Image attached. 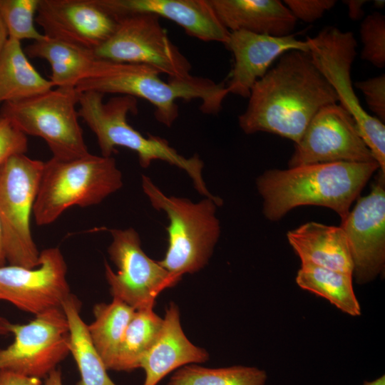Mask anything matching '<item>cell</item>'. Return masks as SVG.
<instances>
[{
  "label": "cell",
  "mask_w": 385,
  "mask_h": 385,
  "mask_svg": "<svg viewBox=\"0 0 385 385\" xmlns=\"http://www.w3.org/2000/svg\"><path fill=\"white\" fill-rule=\"evenodd\" d=\"M238 123L246 134L267 132L297 143L322 107L338 96L309 52L289 51L252 86Z\"/></svg>",
  "instance_id": "cell-1"
},
{
  "label": "cell",
  "mask_w": 385,
  "mask_h": 385,
  "mask_svg": "<svg viewBox=\"0 0 385 385\" xmlns=\"http://www.w3.org/2000/svg\"><path fill=\"white\" fill-rule=\"evenodd\" d=\"M378 170L376 161L314 163L267 170L256 181L263 200V214L267 220L277 221L294 207L317 205L334 210L342 221Z\"/></svg>",
  "instance_id": "cell-2"
},
{
  "label": "cell",
  "mask_w": 385,
  "mask_h": 385,
  "mask_svg": "<svg viewBox=\"0 0 385 385\" xmlns=\"http://www.w3.org/2000/svg\"><path fill=\"white\" fill-rule=\"evenodd\" d=\"M160 73L147 66L116 63L98 58L91 74L76 87L78 92L96 91L140 98L155 107L156 120L170 128L179 115L177 100L201 101L200 109L217 114L229 94L225 84L202 77L186 81H163Z\"/></svg>",
  "instance_id": "cell-3"
},
{
  "label": "cell",
  "mask_w": 385,
  "mask_h": 385,
  "mask_svg": "<svg viewBox=\"0 0 385 385\" xmlns=\"http://www.w3.org/2000/svg\"><path fill=\"white\" fill-rule=\"evenodd\" d=\"M103 97L96 91L78 92V116L96 135L101 155L111 157L116 147H123L136 153L144 168L154 160L165 161L184 170L198 193L214 197L207 188L202 175L203 162L197 155L185 158L165 139L153 135L145 137L128 123V114L138 111L135 98L118 96L105 103Z\"/></svg>",
  "instance_id": "cell-4"
},
{
  "label": "cell",
  "mask_w": 385,
  "mask_h": 385,
  "mask_svg": "<svg viewBox=\"0 0 385 385\" xmlns=\"http://www.w3.org/2000/svg\"><path fill=\"white\" fill-rule=\"evenodd\" d=\"M141 182L151 205L164 211L169 220L168 248L159 263L180 278L200 271L207 264L220 237L216 211L222 200L205 197L193 202L184 197L167 196L148 176L142 175Z\"/></svg>",
  "instance_id": "cell-5"
},
{
  "label": "cell",
  "mask_w": 385,
  "mask_h": 385,
  "mask_svg": "<svg viewBox=\"0 0 385 385\" xmlns=\"http://www.w3.org/2000/svg\"><path fill=\"white\" fill-rule=\"evenodd\" d=\"M122 186V173L112 156L52 157L44 162L33 209L35 222L49 225L70 207L99 204Z\"/></svg>",
  "instance_id": "cell-6"
},
{
  "label": "cell",
  "mask_w": 385,
  "mask_h": 385,
  "mask_svg": "<svg viewBox=\"0 0 385 385\" xmlns=\"http://www.w3.org/2000/svg\"><path fill=\"white\" fill-rule=\"evenodd\" d=\"M76 88L57 87L1 105L0 115L9 118L24 134L43 138L53 158L70 160L88 153L76 106Z\"/></svg>",
  "instance_id": "cell-7"
},
{
  "label": "cell",
  "mask_w": 385,
  "mask_h": 385,
  "mask_svg": "<svg viewBox=\"0 0 385 385\" xmlns=\"http://www.w3.org/2000/svg\"><path fill=\"white\" fill-rule=\"evenodd\" d=\"M43 166L44 162L25 154L13 155L0 166V223L11 265L34 268L39 265L30 220Z\"/></svg>",
  "instance_id": "cell-8"
},
{
  "label": "cell",
  "mask_w": 385,
  "mask_h": 385,
  "mask_svg": "<svg viewBox=\"0 0 385 385\" xmlns=\"http://www.w3.org/2000/svg\"><path fill=\"white\" fill-rule=\"evenodd\" d=\"M306 41L313 62L335 91L339 105L354 119L361 137L385 174L384 123L365 111L352 86L351 68L357 47L353 33L327 26Z\"/></svg>",
  "instance_id": "cell-9"
},
{
  "label": "cell",
  "mask_w": 385,
  "mask_h": 385,
  "mask_svg": "<svg viewBox=\"0 0 385 385\" xmlns=\"http://www.w3.org/2000/svg\"><path fill=\"white\" fill-rule=\"evenodd\" d=\"M159 18L137 14L118 19L115 31L94 55L112 62L147 66L168 79H190L191 63L170 39Z\"/></svg>",
  "instance_id": "cell-10"
},
{
  "label": "cell",
  "mask_w": 385,
  "mask_h": 385,
  "mask_svg": "<svg viewBox=\"0 0 385 385\" xmlns=\"http://www.w3.org/2000/svg\"><path fill=\"white\" fill-rule=\"evenodd\" d=\"M0 333L14 337L12 344L0 349V369L41 379L70 353L68 323L61 307L36 315L27 324L0 318Z\"/></svg>",
  "instance_id": "cell-11"
},
{
  "label": "cell",
  "mask_w": 385,
  "mask_h": 385,
  "mask_svg": "<svg viewBox=\"0 0 385 385\" xmlns=\"http://www.w3.org/2000/svg\"><path fill=\"white\" fill-rule=\"evenodd\" d=\"M112 242L108 249L118 270L105 262V275L113 298L135 309L154 307L156 297L180 278L166 270L158 261L149 257L141 247L138 233L133 228L110 230Z\"/></svg>",
  "instance_id": "cell-12"
},
{
  "label": "cell",
  "mask_w": 385,
  "mask_h": 385,
  "mask_svg": "<svg viewBox=\"0 0 385 385\" xmlns=\"http://www.w3.org/2000/svg\"><path fill=\"white\" fill-rule=\"evenodd\" d=\"M294 145L289 168L314 163L375 161L354 119L338 103L320 108Z\"/></svg>",
  "instance_id": "cell-13"
},
{
  "label": "cell",
  "mask_w": 385,
  "mask_h": 385,
  "mask_svg": "<svg viewBox=\"0 0 385 385\" xmlns=\"http://www.w3.org/2000/svg\"><path fill=\"white\" fill-rule=\"evenodd\" d=\"M66 273V263L58 247L42 250L39 265L34 268L1 266L0 300L35 316L53 308H62L71 294Z\"/></svg>",
  "instance_id": "cell-14"
},
{
  "label": "cell",
  "mask_w": 385,
  "mask_h": 385,
  "mask_svg": "<svg viewBox=\"0 0 385 385\" xmlns=\"http://www.w3.org/2000/svg\"><path fill=\"white\" fill-rule=\"evenodd\" d=\"M359 284L374 279L385 267V174L379 170L370 192L359 198L341 225Z\"/></svg>",
  "instance_id": "cell-15"
},
{
  "label": "cell",
  "mask_w": 385,
  "mask_h": 385,
  "mask_svg": "<svg viewBox=\"0 0 385 385\" xmlns=\"http://www.w3.org/2000/svg\"><path fill=\"white\" fill-rule=\"evenodd\" d=\"M35 21L45 36L92 51L118 23L98 0H39Z\"/></svg>",
  "instance_id": "cell-16"
},
{
  "label": "cell",
  "mask_w": 385,
  "mask_h": 385,
  "mask_svg": "<svg viewBox=\"0 0 385 385\" xmlns=\"http://www.w3.org/2000/svg\"><path fill=\"white\" fill-rule=\"evenodd\" d=\"M225 45L234 58L226 88L229 93L244 98L249 97L255 83L283 53L289 51L309 52L307 41L299 40L292 34L277 37L245 31H230Z\"/></svg>",
  "instance_id": "cell-17"
},
{
  "label": "cell",
  "mask_w": 385,
  "mask_h": 385,
  "mask_svg": "<svg viewBox=\"0 0 385 385\" xmlns=\"http://www.w3.org/2000/svg\"><path fill=\"white\" fill-rule=\"evenodd\" d=\"M117 20L121 17L151 14L170 20L189 36L200 41L225 44L230 31L220 23L209 0H98Z\"/></svg>",
  "instance_id": "cell-18"
},
{
  "label": "cell",
  "mask_w": 385,
  "mask_h": 385,
  "mask_svg": "<svg viewBox=\"0 0 385 385\" xmlns=\"http://www.w3.org/2000/svg\"><path fill=\"white\" fill-rule=\"evenodd\" d=\"M208 359L207 351L194 345L185 336L179 309L172 302L166 309L157 338L140 361V368L145 374L143 385H157L173 371Z\"/></svg>",
  "instance_id": "cell-19"
},
{
  "label": "cell",
  "mask_w": 385,
  "mask_h": 385,
  "mask_svg": "<svg viewBox=\"0 0 385 385\" xmlns=\"http://www.w3.org/2000/svg\"><path fill=\"white\" fill-rule=\"evenodd\" d=\"M220 23L230 32L285 36L292 34L297 19L279 0H209Z\"/></svg>",
  "instance_id": "cell-20"
},
{
  "label": "cell",
  "mask_w": 385,
  "mask_h": 385,
  "mask_svg": "<svg viewBox=\"0 0 385 385\" xmlns=\"http://www.w3.org/2000/svg\"><path fill=\"white\" fill-rule=\"evenodd\" d=\"M287 237L302 264L352 274L351 252L341 226L309 222L289 231Z\"/></svg>",
  "instance_id": "cell-21"
},
{
  "label": "cell",
  "mask_w": 385,
  "mask_h": 385,
  "mask_svg": "<svg viewBox=\"0 0 385 385\" xmlns=\"http://www.w3.org/2000/svg\"><path fill=\"white\" fill-rule=\"evenodd\" d=\"M27 56L41 58L51 66L50 81L53 88L72 87L87 78L98 61L93 51L44 36L24 49Z\"/></svg>",
  "instance_id": "cell-22"
},
{
  "label": "cell",
  "mask_w": 385,
  "mask_h": 385,
  "mask_svg": "<svg viewBox=\"0 0 385 385\" xmlns=\"http://www.w3.org/2000/svg\"><path fill=\"white\" fill-rule=\"evenodd\" d=\"M53 88L29 61L21 41L9 38L0 56V104L27 99Z\"/></svg>",
  "instance_id": "cell-23"
},
{
  "label": "cell",
  "mask_w": 385,
  "mask_h": 385,
  "mask_svg": "<svg viewBox=\"0 0 385 385\" xmlns=\"http://www.w3.org/2000/svg\"><path fill=\"white\" fill-rule=\"evenodd\" d=\"M81 307L80 301L72 294L62 304L69 327L70 353L81 376L76 385H116L92 342L87 324L80 314Z\"/></svg>",
  "instance_id": "cell-24"
},
{
  "label": "cell",
  "mask_w": 385,
  "mask_h": 385,
  "mask_svg": "<svg viewBox=\"0 0 385 385\" xmlns=\"http://www.w3.org/2000/svg\"><path fill=\"white\" fill-rule=\"evenodd\" d=\"M163 319L153 307L135 309L124 332L108 370L130 371L140 368V361L157 338Z\"/></svg>",
  "instance_id": "cell-25"
},
{
  "label": "cell",
  "mask_w": 385,
  "mask_h": 385,
  "mask_svg": "<svg viewBox=\"0 0 385 385\" xmlns=\"http://www.w3.org/2000/svg\"><path fill=\"white\" fill-rule=\"evenodd\" d=\"M296 282L302 289L327 299L346 314L351 316L361 314L360 304L353 288L351 274L302 264Z\"/></svg>",
  "instance_id": "cell-26"
},
{
  "label": "cell",
  "mask_w": 385,
  "mask_h": 385,
  "mask_svg": "<svg viewBox=\"0 0 385 385\" xmlns=\"http://www.w3.org/2000/svg\"><path fill=\"white\" fill-rule=\"evenodd\" d=\"M135 310L115 298L108 304L100 303L93 307L95 319L87 325L88 330L107 369Z\"/></svg>",
  "instance_id": "cell-27"
},
{
  "label": "cell",
  "mask_w": 385,
  "mask_h": 385,
  "mask_svg": "<svg viewBox=\"0 0 385 385\" xmlns=\"http://www.w3.org/2000/svg\"><path fill=\"white\" fill-rule=\"evenodd\" d=\"M265 370L253 366L207 368L192 364L177 369L167 385H265Z\"/></svg>",
  "instance_id": "cell-28"
},
{
  "label": "cell",
  "mask_w": 385,
  "mask_h": 385,
  "mask_svg": "<svg viewBox=\"0 0 385 385\" xmlns=\"http://www.w3.org/2000/svg\"><path fill=\"white\" fill-rule=\"evenodd\" d=\"M38 4L39 0H0V16L10 38L34 41L44 37L34 24Z\"/></svg>",
  "instance_id": "cell-29"
},
{
  "label": "cell",
  "mask_w": 385,
  "mask_h": 385,
  "mask_svg": "<svg viewBox=\"0 0 385 385\" xmlns=\"http://www.w3.org/2000/svg\"><path fill=\"white\" fill-rule=\"evenodd\" d=\"M359 31L362 43L361 58L377 68H384L385 16L379 12L368 15L361 22Z\"/></svg>",
  "instance_id": "cell-30"
},
{
  "label": "cell",
  "mask_w": 385,
  "mask_h": 385,
  "mask_svg": "<svg viewBox=\"0 0 385 385\" xmlns=\"http://www.w3.org/2000/svg\"><path fill=\"white\" fill-rule=\"evenodd\" d=\"M27 136L8 118L0 115V166L10 157L25 154Z\"/></svg>",
  "instance_id": "cell-31"
},
{
  "label": "cell",
  "mask_w": 385,
  "mask_h": 385,
  "mask_svg": "<svg viewBox=\"0 0 385 385\" xmlns=\"http://www.w3.org/2000/svg\"><path fill=\"white\" fill-rule=\"evenodd\" d=\"M355 86L363 93L366 104L376 118L385 121V75L357 81Z\"/></svg>",
  "instance_id": "cell-32"
},
{
  "label": "cell",
  "mask_w": 385,
  "mask_h": 385,
  "mask_svg": "<svg viewBox=\"0 0 385 385\" xmlns=\"http://www.w3.org/2000/svg\"><path fill=\"white\" fill-rule=\"evenodd\" d=\"M334 0H285L283 3L294 18L307 23L320 19L336 4Z\"/></svg>",
  "instance_id": "cell-33"
},
{
  "label": "cell",
  "mask_w": 385,
  "mask_h": 385,
  "mask_svg": "<svg viewBox=\"0 0 385 385\" xmlns=\"http://www.w3.org/2000/svg\"><path fill=\"white\" fill-rule=\"evenodd\" d=\"M41 379L29 377L7 369H0V385H42Z\"/></svg>",
  "instance_id": "cell-34"
},
{
  "label": "cell",
  "mask_w": 385,
  "mask_h": 385,
  "mask_svg": "<svg viewBox=\"0 0 385 385\" xmlns=\"http://www.w3.org/2000/svg\"><path fill=\"white\" fill-rule=\"evenodd\" d=\"M344 4L348 8V15L353 20L360 19L363 14V6L367 2L364 0H348L344 1Z\"/></svg>",
  "instance_id": "cell-35"
},
{
  "label": "cell",
  "mask_w": 385,
  "mask_h": 385,
  "mask_svg": "<svg viewBox=\"0 0 385 385\" xmlns=\"http://www.w3.org/2000/svg\"><path fill=\"white\" fill-rule=\"evenodd\" d=\"M42 385H63L61 371L55 369L45 378Z\"/></svg>",
  "instance_id": "cell-36"
},
{
  "label": "cell",
  "mask_w": 385,
  "mask_h": 385,
  "mask_svg": "<svg viewBox=\"0 0 385 385\" xmlns=\"http://www.w3.org/2000/svg\"><path fill=\"white\" fill-rule=\"evenodd\" d=\"M9 39V36L8 30L1 16H0V56L3 52Z\"/></svg>",
  "instance_id": "cell-37"
},
{
  "label": "cell",
  "mask_w": 385,
  "mask_h": 385,
  "mask_svg": "<svg viewBox=\"0 0 385 385\" xmlns=\"http://www.w3.org/2000/svg\"><path fill=\"white\" fill-rule=\"evenodd\" d=\"M6 261L5 249H4V235L1 229V225L0 223V267L4 266Z\"/></svg>",
  "instance_id": "cell-38"
},
{
  "label": "cell",
  "mask_w": 385,
  "mask_h": 385,
  "mask_svg": "<svg viewBox=\"0 0 385 385\" xmlns=\"http://www.w3.org/2000/svg\"><path fill=\"white\" fill-rule=\"evenodd\" d=\"M364 385H385V376L383 375L372 381H365Z\"/></svg>",
  "instance_id": "cell-39"
},
{
  "label": "cell",
  "mask_w": 385,
  "mask_h": 385,
  "mask_svg": "<svg viewBox=\"0 0 385 385\" xmlns=\"http://www.w3.org/2000/svg\"><path fill=\"white\" fill-rule=\"evenodd\" d=\"M374 5L376 9H383L385 5V1L376 0L374 1Z\"/></svg>",
  "instance_id": "cell-40"
}]
</instances>
